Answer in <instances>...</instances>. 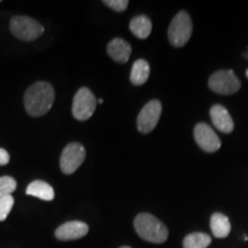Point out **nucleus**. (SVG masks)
Instances as JSON below:
<instances>
[{"label": "nucleus", "instance_id": "12", "mask_svg": "<svg viewBox=\"0 0 248 248\" xmlns=\"http://www.w3.org/2000/svg\"><path fill=\"white\" fill-rule=\"evenodd\" d=\"M107 54L119 63H126L131 55V46L122 38H114L107 45Z\"/></svg>", "mask_w": 248, "mask_h": 248}, {"label": "nucleus", "instance_id": "14", "mask_svg": "<svg viewBox=\"0 0 248 248\" xmlns=\"http://www.w3.org/2000/svg\"><path fill=\"white\" fill-rule=\"evenodd\" d=\"M210 229L216 238H226L231 232V223L224 214L215 213L210 217Z\"/></svg>", "mask_w": 248, "mask_h": 248}, {"label": "nucleus", "instance_id": "1", "mask_svg": "<svg viewBox=\"0 0 248 248\" xmlns=\"http://www.w3.org/2000/svg\"><path fill=\"white\" fill-rule=\"evenodd\" d=\"M55 99L54 88L47 82H36L24 93L23 101L27 113L32 117L47 114Z\"/></svg>", "mask_w": 248, "mask_h": 248}, {"label": "nucleus", "instance_id": "4", "mask_svg": "<svg viewBox=\"0 0 248 248\" xmlns=\"http://www.w3.org/2000/svg\"><path fill=\"white\" fill-rule=\"evenodd\" d=\"M193 24L186 12L182 11L175 15L168 29V38L170 44L175 47H183L191 38Z\"/></svg>", "mask_w": 248, "mask_h": 248}, {"label": "nucleus", "instance_id": "20", "mask_svg": "<svg viewBox=\"0 0 248 248\" xmlns=\"http://www.w3.org/2000/svg\"><path fill=\"white\" fill-rule=\"evenodd\" d=\"M102 2L115 12H124L129 5L128 0H104Z\"/></svg>", "mask_w": 248, "mask_h": 248}, {"label": "nucleus", "instance_id": "9", "mask_svg": "<svg viewBox=\"0 0 248 248\" xmlns=\"http://www.w3.org/2000/svg\"><path fill=\"white\" fill-rule=\"evenodd\" d=\"M194 138L201 150L207 153H215L221 148L222 142L215 131L206 123H198L194 128Z\"/></svg>", "mask_w": 248, "mask_h": 248}, {"label": "nucleus", "instance_id": "6", "mask_svg": "<svg viewBox=\"0 0 248 248\" xmlns=\"http://www.w3.org/2000/svg\"><path fill=\"white\" fill-rule=\"evenodd\" d=\"M97 102L94 94L88 88H80L73 100V116L78 121L89 120L94 114Z\"/></svg>", "mask_w": 248, "mask_h": 248}, {"label": "nucleus", "instance_id": "23", "mask_svg": "<svg viewBox=\"0 0 248 248\" xmlns=\"http://www.w3.org/2000/svg\"><path fill=\"white\" fill-rule=\"evenodd\" d=\"M120 248H131V247H129V246H122V247H120Z\"/></svg>", "mask_w": 248, "mask_h": 248}, {"label": "nucleus", "instance_id": "24", "mask_svg": "<svg viewBox=\"0 0 248 248\" xmlns=\"http://www.w3.org/2000/svg\"><path fill=\"white\" fill-rule=\"evenodd\" d=\"M246 76H247V78H248V69L246 70Z\"/></svg>", "mask_w": 248, "mask_h": 248}, {"label": "nucleus", "instance_id": "2", "mask_svg": "<svg viewBox=\"0 0 248 248\" xmlns=\"http://www.w3.org/2000/svg\"><path fill=\"white\" fill-rule=\"evenodd\" d=\"M133 226L141 239L152 244H163L168 239L169 231L160 219L148 213H141L136 216Z\"/></svg>", "mask_w": 248, "mask_h": 248}, {"label": "nucleus", "instance_id": "22", "mask_svg": "<svg viewBox=\"0 0 248 248\" xmlns=\"http://www.w3.org/2000/svg\"><path fill=\"white\" fill-rule=\"evenodd\" d=\"M98 102H99V104H104V100H102V99H99Z\"/></svg>", "mask_w": 248, "mask_h": 248}, {"label": "nucleus", "instance_id": "16", "mask_svg": "<svg viewBox=\"0 0 248 248\" xmlns=\"http://www.w3.org/2000/svg\"><path fill=\"white\" fill-rule=\"evenodd\" d=\"M130 31L139 39H146L152 32V22L146 15H138L130 21Z\"/></svg>", "mask_w": 248, "mask_h": 248}, {"label": "nucleus", "instance_id": "21", "mask_svg": "<svg viewBox=\"0 0 248 248\" xmlns=\"http://www.w3.org/2000/svg\"><path fill=\"white\" fill-rule=\"evenodd\" d=\"M9 159L11 156H9L8 152L4 148H0V166H6L9 162Z\"/></svg>", "mask_w": 248, "mask_h": 248}, {"label": "nucleus", "instance_id": "10", "mask_svg": "<svg viewBox=\"0 0 248 248\" xmlns=\"http://www.w3.org/2000/svg\"><path fill=\"white\" fill-rule=\"evenodd\" d=\"M89 232V225L80 221H70L63 223L55 230L54 235L58 240L71 241L84 238Z\"/></svg>", "mask_w": 248, "mask_h": 248}, {"label": "nucleus", "instance_id": "13", "mask_svg": "<svg viewBox=\"0 0 248 248\" xmlns=\"http://www.w3.org/2000/svg\"><path fill=\"white\" fill-rule=\"evenodd\" d=\"M26 193L31 197L38 198L44 201H52L54 199V188L44 181H33L28 185Z\"/></svg>", "mask_w": 248, "mask_h": 248}, {"label": "nucleus", "instance_id": "25", "mask_svg": "<svg viewBox=\"0 0 248 248\" xmlns=\"http://www.w3.org/2000/svg\"><path fill=\"white\" fill-rule=\"evenodd\" d=\"M0 2H1V1H0Z\"/></svg>", "mask_w": 248, "mask_h": 248}, {"label": "nucleus", "instance_id": "18", "mask_svg": "<svg viewBox=\"0 0 248 248\" xmlns=\"http://www.w3.org/2000/svg\"><path fill=\"white\" fill-rule=\"evenodd\" d=\"M16 181L13 177H9V176L0 177V198L12 195V193L16 190Z\"/></svg>", "mask_w": 248, "mask_h": 248}, {"label": "nucleus", "instance_id": "11", "mask_svg": "<svg viewBox=\"0 0 248 248\" xmlns=\"http://www.w3.org/2000/svg\"><path fill=\"white\" fill-rule=\"evenodd\" d=\"M209 114L212 122L217 130L223 133H230L233 131V120L225 107H223L222 105H215L210 108Z\"/></svg>", "mask_w": 248, "mask_h": 248}, {"label": "nucleus", "instance_id": "19", "mask_svg": "<svg viewBox=\"0 0 248 248\" xmlns=\"http://www.w3.org/2000/svg\"><path fill=\"white\" fill-rule=\"evenodd\" d=\"M14 206V198L12 195L0 198V222L5 221L7 218L9 213Z\"/></svg>", "mask_w": 248, "mask_h": 248}, {"label": "nucleus", "instance_id": "17", "mask_svg": "<svg viewBox=\"0 0 248 248\" xmlns=\"http://www.w3.org/2000/svg\"><path fill=\"white\" fill-rule=\"evenodd\" d=\"M212 244V238L203 232H193L187 234L183 240L184 248H207Z\"/></svg>", "mask_w": 248, "mask_h": 248}, {"label": "nucleus", "instance_id": "15", "mask_svg": "<svg viewBox=\"0 0 248 248\" xmlns=\"http://www.w3.org/2000/svg\"><path fill=\"white\" fill-rule=\"evenodd\" d=\"M150 64L144 59H139L133 62L131 68V74H130V80L133 85H142L147 82L150 77Z\"/></svg>", "mask_w": 248, "mask_h": 248}, {"label": "nucleus", "instance_id": "3", "mask_svg": "<svg viewBox=\"0 0 248 248\" xmlns=\"http://www.w3.org/2000/svg\"><path fill=\"white\" fill-rule=\"evenodd\" d=\"M9 30L14 37L23 42H32L44 33V27L29 16L17 15L11 18Z\"/></svg>", "mask_w": 248, "mask_h": 248}, {"label": "nucleus", "instance_id": "7", "mask_svg": "<svg viewBox=\"0 0 248 248\" xmlns=\"http://www.w3.org/2000/svg\"><path fill=\"white\" fill-rule=\"evenodd\" d=\"M86 156L85 148L79 142H69L63 148L60 157L61 171L71 175L82 166Z\"/></svg>", "mask_w": 248, "mask_h": 248}, {"label": "nucleus", "instance_id": "5", "mask_svg": "<svg viewBox=\"0 0 248 248\" xmlns=\"http://www.w3.org/2000/svg\"><path fill=\"white\" fill-rule=\"evenodd\" d=\"M208 86L218 94H233L240 90L241 83L232 70H219L209 77Z\"/></svg>", "mask_w": 248, "mask_h": 248}, {"label": "nucleus", "instance_id": "8", "mask_svg": "<svg viewBox=\"0 0 248 248\" xmlns=\"http://www.w3.org/2000/svg\"><path fill=\"white\" fill-rule=\"evenodd\" d=\"M162 113V104L159 100L148 101L139 113L137 117V128L141 133L153 131L159 122Z\"/></svg>", "mask_w": 248, "mask_h": 248}]
</instances>
